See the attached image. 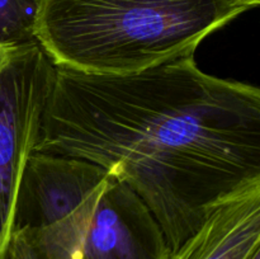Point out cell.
Segmentation results:
<instances>
[{
    "label": "cell",
    "instance_id": "1",
    "mask_svg": "<svg viewBox=\"0 0 260 259\" xmlns=\"http://www.w3.org/2000/svg\"><path fill=\"white\" fill-rule=\"evenodd\" d=\"M36 151L127 183L173 250L260 180V90L205 73L193 56L124 75L56 68Z\"/></svg>",
    "mask_w": 260,
    "mask_h": 259
},
{
    "label": "cell",
    "instance_id": "8",
    "mask_svg": "<svg viewBox=\"0 0 260 259\" xmlns=\"http://www.w3.org/2000/svg\"><path fill=\"white\" fill-rule=\"evenodd\" d=\"M41 0H0V45L33 42Z\"/></svg>",
    "mask_w": 260,
    "mask_h": 259
},
{
    "label": "cell",
    "instance_id": "9",
    "mask_svg": "<svg viewBox=\"0 0 260 259\" xmlns=\"http://www.w3.org/2000/svg\"><path fill=\"white\" fill-rule=\"evenodd\" d=\"M239 2L245 5L249 10L253 9V8H256L260 4V0H239Z\"/></svg>",
    "mask_w": 260,
    "mask_h": 259
},
{
    "label": "cell",
    "instance_id": "5",
    "mask_svg": "<svg viewBox=\"0 0 260 259\" xmlns=\"http://www.w3.org/2000/svg\"><path fill=\"white\" fill-rule=\"evenodd\" d=\"M109 174L80 157L35 151L18 189L14 229L45 228L75 212Z\"/></svg>",
    "mask_w": 260,
    "mask_h": 259
},
{
    "label": "cell",
    "instance_id": "3",
    "mask_svg": "<svg viewBox=\"0 0 260 259\" xmlns=\"http://www.w3.org/2000/svg\"><path fill=\"white\" fill-rule=\"evenodd\" d=\"M55 71L37 41L0 45V259L14 228L18 189L40 140Z\"/></svg>",
    "mask_w": 260,
    "mask_h": 259
},
{
    "label": "cell",
    "instance_id": "2",
    "mask_svg": "<svg viewBox=\"0 0 260 259\" xmlns=\"http://www.w3.org/2000/svg\"><path fill=\"white\" fill-rule=\"evenodd\" d=\"M248 10L239 0H41L35 40L56 68L124 75L194 56Z\"/></svg>",
    "mask_w": 260,
    "mask_h": 259
},
{
    "label": "cell",
    "instance_id": "4",
    "mask_svg": "<svg viewBox=\"0 0 260 259\" xmlns=\"http://www.w3.org/2000/svg\"><path fill=\"white\" fill-rule=\"evenodd\" d=\"M161 226L140 196L109 174L86 226L81 259H165Z\"/></svg>",
    "mask_w": 260,
    "mask_h": 259
},
{
    "label": "cell",
    "instance_id": "6",
    "mask_svg": "<svg viewBox=\"0 0 260 259\" xmlns=\"http://www.w3.org/2000/svg\"><path fill=\"white\" fill-rule=\"evenodd\" d=\"M260 251V180L221 201L165 259H251Z\"/></svg>",
    "mask_w": 260,
    "mask_h": 259
},
{
    "label": "cell",
    "instance_id": "7",
    "mask_svg": "<svg viewBox=\"0 0 260 259\" xmlns=\"http://www.w3.org/2000/svg\"><path fill=\"white\" fill-rule=\"evenodd\" d=\"M103 185L58 222L45 228L14 229L4 259H81L86 226Z\"/></svg>",
    "mask_w": 260,
    "mask_h": 259
}]
</instances>
